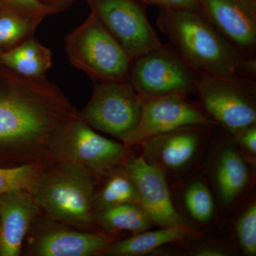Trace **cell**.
Wrapping results in <instances>:
<instances>
[{"label":"cell","mask_w":256,"mask_h":256,"mask_svg":"<svg viewBox=\"0 0 256 256\" xmlns=\"http://www.w3.org/2000/svg\"><path fill=\"white\" fill-rule=\"evenodd\" d=\"M66 52L94 82L128 80L132 58L92 13L66 37Z\"/></svg>","instance_id":"5"},{"label":"cell","mask_w":256,"mask_h":256,"mask_svg":"<svg viewBox=\"0 0 256 256\" xmlns=\"http://www.w3.org/2000/svg\"><path fill=\"white\" fill-rule=\"evenodd\" d=\"M195 86L203 110L232 137L256 124V79L198 73Z\"/></svg>","instance_id":"6"},{"label":"cell","mask_w":256,"mask_h":256,"mask_svg":"<svg viewBox=\"0 0 256 256\" xmlns=\"http://www.w3.org/2000/svg\"><path fill=\"white\" fill-rule=\"evenodd\" d=\"M236 234L240 249L245 255H256V203L252 202L239 216Z\"/></svg>","instance_id":"24"},{"label":"cell","mask_w":256,"mask_h":256,"mask_svg":"<svg viewBox=\"0 0 256 256\" xmlns=\"http://www.w3.org/2000/svg\"><path fill=\"white\" fill-rule=\"evenodd\" d=\"M150 230L134 234L132 237L120 242H112L106 254L114 256H146L164 246L180 244L200 236L190 226H175Z\"/></svg>","instance_id":"17"},{"label":"cell","mask_w":256,"mask_h":256,"mask_svg":"<svg viewBox=\"0 0 256 256\" xmlns=\"http://www.w3.org/2000/svg\"><path fill=\"white\" fill-rule=\"evenodd\" d=\"M183 203L191 218L200 224H210L215 215L214 198L204 180H192L185 188Z\"/></svg>","instance_id":"21"},{"label":"cell","mask_w":256,"mask_h":256,"mask_svg":"<svg viewBox=\"0 0 256 256\" xmlns=\"http://www.w3.org/2000/svg\"><path fill=\"white\" fill-rule=\"evenodd\" d=\"M124 166L137 191L138 204L160 228L188 226L176 210L172 200L168 180L160 170L148 164L142 156L131 154Z\"/></svg>","instance_id":"12"},{"label":"cell","mask_w":256,"mask_h":256,"mask_svg":"<svg viewBox=\"0 0 256 256\" xmlns=\"http://www.w3.org/2000/svg\"><path fill=\"white\" fill-rule=\"evenodd\" d=\"M38 164L0 168V196L18 191L30 192L42 172Z\"/></svg>","instance_id":"22"},{"label":"cell","mask_w":256,"mask_h":256,"mask_svg":"<svg viewBox=\"0 0 256 256\" xmlns=\"http://www.w3.org/2000/svg\"><path fill=\"white\" fill-rule=\"evenodd\" d=\"M92 13L132 60L162 44L156 30L134 0H89Z\"/></svg>","instance_id":"9"},{"label":"cell","mask_w":256,"mask_h":256,"mask_svg":"<svg viewBox=\"0 0 256 256\" xmlns=\"http://www.w3.org/2000/svg\"><path fill=\"white\" fill-rule=\"evenodd\" d=\"M101 178H104V183L98 190H95L92 198L94 214L126 204H138L136 186L124 164Z\"/></svg>","instance_id":"19"},{"label":"cell","mask_w":256,"mask_h":256,"mask_svg":"<svg viewBox=\"0 0 256 256\" xmlns=\"http://www.w3.org/2000/svg\"><path fill=\"white\" fill-rule=\"evenodd\" d=\"M248 162L236 146L220 150L215 160L214 180L220 201L230 206L246 188L250 180Z\"/></svg>","instance_id":"16"},{"label":"cell","mask_w":256,"mask_h":256,"mask_svg":"<svg viewBox=\"0 0 256 256\" xmlns=\"http://www.w3.org/2000/svg\"><path fill=\"white\" fill-rule=\"evenodd\" d=\"M76 112L54 84L24 78L0 65V144L24 150L48 144Z\"/></svg>","instance_id":"1"},{"label":"cell","mask_w":256,"mask_h":256,"mask_svg":"<svg viewBox=\"0 0 256 256\" xmlns=\"http://www.w3.org/2000/svg\"><path fill=\"white\" fill-rule=\"evenodd\" d=\"M198 73L171 44H162L133 60L128 80L143 98L196 94Z\"/></svg>","instance_id":"8"},{"label":"cell","mask_w":256,"mask_h":256,"mask_svg":"<svg viewBox=\"0 0 256 256\" xmlns=\"http://www.w3.org/2000/svg\"><path fill=\"white\" fill-rule=\"evenodd\" d=\"M228 252L225 248L215 244H206L197 248L192 255L196 256H228Z\"/></svg>","instance_id":"28"},{"label":"cell","mask_w":256,"mask_h":256,"mask_svg":"<svg viewBox=\"0 0 256 256\" xmlns=\"http://www.w3.org/2000/svg\"><path fill=\"white\" fill-rule=\"evenodd\" d=\"M156 24L197 73L239 74L244 58L202 12L162 9Z\"/></svg>","instance_id":"2"},{"label":"cell","mask_w":256,"mask_h":256,"mask_svg":"<svg viewBox=\"0 0 256 256\" xmlns=\"http://www.w3.org/2000/svg\"><path fill=\"white\" fill-rule=\"evenodd\" d=\"M0 12L16 15L40 24L52 12L41 0H0Z\"/></svg>","instance_id":"25"},{"label":"cell","mask_w":256,"mask_h":256,"mask_svg":"<svg viewBox=\"0 0 256 256\" xmlns=\"http://www.w3.org/2000/svg\"><path fill=\"white\" fill-rule=\"evenodd\" d=\"M142 102L128 80L94 82L90 100L77 114L92 129L124 142L137 126Z\"/></svg>","instance_id":"7"},{"label":"cell","mask_w":256,"mask_h":256,"mask_svg":"<svg viewBox=\"0 0 256 256\" xmlns=\"http://www.w3.org/2000/svg\"><path fill=\"white\" fill-rule=\"evenodd\" d=\"M2 52H0V54H1V53H2Z\"/></svg>","instance_id":"30"},{"label":"cell","mask_w":256,"mask_h":256,"mask_svg":"<svg viewBox=\"0 0 256 256\" xmlns=\"http://www.w3.org/2000/svg\"><path fill=\"white\" fill-rule=\"evenodd\" d=\"M38 208L28 192H12L0 196V256H20Z\"/></svg>","instance_id":"14"},{"label":"cell","mask_w":256,"mask_h":256,"mask_svg":"<svg viewBox=\"0 0 256 256\" xmlns=\"http://www.w3.org/2000/svg\"><path fill=\"white\" fill-rule=\"evenodd\" d=\"M194 124L218 126L200 104L190 100L185 94L143 98L137 126L122 143L130 148L162 133Z\"/></svg>","instance_id":"10"},{"label":"cell","mask_w":256,"mask_h":256,"mask_svg":"<svg viewBox=\"0 0 256 256\" xmlns=\"http://www.w3.org/2000/svg\"><path fill=\"white\" fill-rule=\"evenodd\" d=\"M112 242L105 234L55 228L40 234L32 252L40 256H94L106 254Z\"/></svg>","instance_id":"15"},{"label":"cell","mask_w":256,"mask_h":256,"mask_svg":"<svg viewBox=\"0 0 256 256\" xmlns=\"http://www.w3.org/2000/svg\"><path fill=\"white\" fill-rule=\"evenodd\" d=\"M48 1H50V4L48 5V8L52 12V13H54L63 8L64 3L67 0H48Z\"/></svg>","instance_id":"29"},{"label":"cell","mask_w":256,"mask_h":256,"mask_svg":"<svg viewBox=\"0 0 256 256\" xmlns=\"http://www.w3.org/2000/svg\"><path fill=\"white\" fill-rule=\"evenodd\" d=\"M37 26L16 15L0 12V52L11 50L34 36Z\"/></svg>","instance_id":"23"},{"label":"cell","mask_w":256,"mask_h":256,"mask_svg":"<svg viewBox=\"0 0 256 256\" xmlns=\"http://www.w3.org/2000/svg\"><path fill=\"white\" fill-rule=\"evenodd\" d=\"M210 127L215 126H186L158 134L140 144L141 156L166 178L180 174L196 161Z\"/></svg>","instance_id":"11"},{"label":"cell","mask_w":256,"mask_h":256,"mask_svg":"<svg viewBox=\"0 0 256 256\" xmlns=\"http://www.w3.org/2000/svg\"><path fill=\"white\" fill-rule=\"evenodd\" d=\"M150 4L159 5L164 10H194L202 12V0H144Z\"/></svg>","instance_id":"27"},{"label":"cell","mask_w":256,"mask_h":256,"mask_svg":"<svg viewBox=\"0 0 256 256\" xmlns=\"http://www.w3.org/2000/svg\"><path fill=\"white\" fill-rule=\"evenodd\" d=\"M48 146L58 162L78 166L96 178L124 164L132 154L129 146L100 136L77 112L56 132Z\"/></svg>","instance_id":"4"},{"label":"cell","mask_w":256,"mask_h":256,"mask_svg":"<svg viewBox=\"0 0 256 256\" xmlns=\"http://www.w3.org/2000/svg\"><path fill=\"white\" fill-rule=\"evenodd\" d=\"M94 222L107 233L137 234L154 226L150 216L136 204H126L94 214Z\"/></svg>","instance_id":"20"},{"label":"cell","mask_w":256,"mask_h":256,"mask_svg":"<svg viewBox=\"0 0 256 256\" xmlns=\"http://www.w3.org/2000/svg\"><path fill=\"white\" fill-rule=\"evenodd\" d=\"M202 12L240 56L256 57V0H202Z\"/></svg>","instance_id":"13"},{"label":"cell","mask_w":256,"mask_h":256,"mask_svg":"<svg viewBox=\"0 0 256 256\" xmlns=\"http://www.w3.org/2000/svg\"><path fill=\"white\" fill-rule=\"evenodd\" d=\"M52 64V52L34 36L0 54V65L32 80H46V74Z\"/></svg>","instance_id":"18"},{"label":"cell","mask_w":256,"mask_h":256,"mask_svg":"<svg viewBox=\"0 0 256 256\" xmlns=\"http://www.w3.org/2000/svg\"><path fill=\"white\" fill-rule=\"evenodd\" d=\"M233 138L234 142L247 161L256 164V124L239 131Z\"/></svg>","instance_id":"26"},{"label":"cell","mask_w":256,"mask_h":256,"mask_svg":"<svg viewBox=\"0 0 256 256\" xmlns=\"http://www.w3.org/2000/svg\"><path fill=\"white\" fill-rule=\"evenodd\" d=\"M95 180L78 166L60 162L42 171L30 193L40 208L54 220L88 226L94 222Z\"/></svg>","instance_id":"3"}]
</instances>
